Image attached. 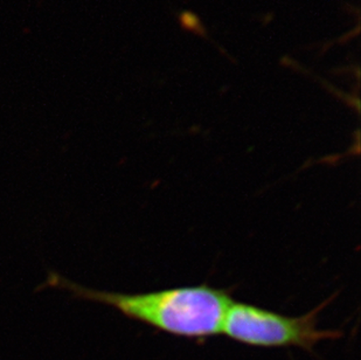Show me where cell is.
Masks as SVG:
<instances>
[{
	"label": "cell",
	"mask_w": 361,
	"mask_h": 360,
	"mask_svg": "<svg viewBox=\"0 0 361 360\" xmlns=\"http://www.w3.org/2000/svg\"><path fill=\"white\" fill-rule=\"evenodd\" d=\"M42 288L66 290L74 299L111 306L130 320L185 338H206L221 333L233 301L227 290L207 284L124 294L80 286L56 272H48L46 282L38 290Z\"/></svg>",
	"instance_id": "obj_1"
},
{
	"label": "cell",
	"mask_w": 361,
	"mask_h": 360,
	"mask_svg": "<svg viewBox=\"0 0 361 360\" xmlns=\"http://www.w3.org/2000/svg\"><path fill=\"white\" fill-rule=\"evenodd\" d=\"M334 296L302 316H284L248 303L232 301L221 333L239 343L259 347H300L314 350L323 340L341 338L339 330L318 328V316Z\"/></svg>",
	"instance_id": "obj_2"
}]
</instances>
